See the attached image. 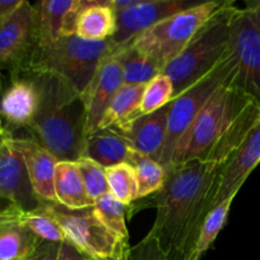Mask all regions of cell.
Returning a JSON list of instances; mask_svg holds the SVG:
<instances>
[{
    "mask_svg": "<svg viewBox=\"0 0 260 260\" xmlns=\"http://www.w3.org/2000/svg\"><path fill=\"white\" fill-rule=\"evenodd\" d=\"M221 169L202 160L167 169L164 185L152 196L156 217L149 234L172 260L192 259L203 222L213 210Z\"/></svg>",
    "mask_w": 260,
    "mask_h": 260,
    "instance_id": "obj_1",
    "label": "cell"
},
{
    "mask_svg": "<svg viewBox=\"0 0 260 260\" xmlns=\"http://www.w3.org/2000/svg\"><path fill=\"white\" fill-rule=\"evenodd\" d=\"M259 123V104L240 89L225 84L211 96L177 147L172 165L202 160L223 167Z\"/></svg>",
    "mask_w": 260,
    "mask_h": 260,
    "instance_id": "obj_2",
    "label": "cell"
},
{
    "mask_svg": "<svg viewBox=\"0 0 260 260\" xmlns=\"http://www.w3.org/2000/svg\"><path fill=\"white\" fill-rule=\"evenodd\" d=\"M37 88L38 107L28 127L30 139L58 161H78L85 145L86 109L83 95L60 76L29 74Z\"/></svg>",
    "mask_w": 260,
    "mask_h": 260,
    "instance_id": "obj_3",
    "label": "cell"
},
{
    "mask_svg": "<svg viewBox=\"0 0 260 260\" xmlns=\"http://www.w3.org/2000/svg\"><path fill=\"white\" fill-rule=\"evenodd\" d=\"M118 46L112 40L88 41L78 35L60 37L48 45L36 46L18 75L48 73L60 76L83 95L102 61L113 55Z\"/></svg>",
    "mask_w": 260,
    "mask_h": 260,
    "instance_id": "obj_4",
    "label": "cell"
},
{
    "mask_svg": "<svg viewBox=\"0 0 260 260\" xmlns=\"http://www.w3.org/2000/svg\"><path fill=\"white\" fill-rule=\"evenodd\" d=\"M236 10L235 3L223 2L197 30L187 47L165 66L162 73L174 84L175 98L212 71L222 60L229 48L231 22Z\"/></svg>",
    "mask_w": 260,
    "mask_h": 260,
    "instance_id": "obj_5",
    "label": "cell"
},
{
    "mask_svg": "<svg viewBox=\"0 0 260 260\" xmlns=\"http://www.w3.org/2000/svg\"><path fill=\"white\" fill-rule=\"evenodd\" d=\"M235 74V62L228 48L222 60L212 71L183 91L172 102L168 119L167 141L162 150L160 164L168 169L172 165L177 147L187 137L196 119L211 96L225 84H230Z\"/></svg>",
    "mask_w": 260,
    "mask_h": 260,
    "instance_id": "obj_6",
    "label": "cell"
},
{
    "mask_svg": "<svg viewBox=\"0 0 260 260\" xmlns=\"http://www.w3.org/2000/svg\"><path fill=\"white\" fill-rule=\"evenodd\" d=\"M223 2H203L189 9L156 23L132 40L131 45L151 58L161 70L172 62L190 42L206 20Z\"/></svg>",
    "mask_w": 260,
    "mask_h": 260,
    "instance_id": "obj_7",
    "label": "cell"
},
{
    "mask_svg": "<svg viewBox=\"0 0 260 260\" xmlns=\"http://www.w3.org/2000/svg\"><path fill=\"white\" fill-rule=\"evenodd\" d=\"M45 208L60 225L66 240L88 259L111 258L122 246L129 244L112 234L98 220L93 207L70 210L60 203H45Z\"/></svg>",
    "mask_w": 260,
    "mask_h": 260,
    "instance_id": "obj_8",
    "label": "cell"
},
{
    "mask_svg": "<svg viewBox=\"0 0 260 260\" xmlns=\"http://www.w3.org/2000/svg\"><path fill=\"white\" fill-rule=\"evenodd\" d=\"M229 50L235 62L230 85L243 90L260 106V33L246 8H238L234 15Z\"/></svg>",
    "mask_w": 260,
    "mask_h": 260,
    "instance_id": "obj_9",
    "label": "cell"
},
{
    "mask_svg": "<svg viewBox=\"0 0 260 260\" xmlns=\"http://www.w3.org/2000/svg\"><path fill=\"white\" fill-rule=\"evenodd\" d=\"M36 46V10L32 4L23 0L18 9L0 24V69L8 68L18 75Z\"/></svg>",
    "mask_w": 260,
    "mask_h": 260,
    "instance_id": "obj_10",
    "label": "cell"
},
{
    "mask_svg": "<svg viewBox=\"0 0 260 260\" xmlns=\"http://www.w3.org/2000/svg\"><path fill=\"white\" fill-rule=\"evenodd\" d=\"M0 198L23 211H35L45 203L36 194L24 159L8 134L0 140Z\"/></svg>",
    "mask_w": 260,
    "mask_h": 260,
    "instance_id": "obj_11",
    "label": "cell"
},
{
    "mask_svg": "<svg viewBox=\"0 0 260 260\" xmlns=\"http://www.w3.org/2000/svg\"><path fill=\"white\" fill-rule=\"evenodd\" d=\"M202 2L193 0H140L136 5L116 13L117 28L112 42L116 46L129 43L152 25Z\"/></svg>",
    "mask_w": 260,
    "mask_h": 260,
    "instance_id": "obj_12",
    "label": "cell"
},
{
    "mask_svg": "<svg viewBox=\"0 0 260 260\" xmlns=\"http://www.w3.org/2000/svg\"><path fill=\"white\" fill-rule=\"evenodd\" d=\"M170 106L172 103L152 113L132 116L109 129L121 137L134 151L160 162L167 141Z\"/></svg>",
    "mask_w": 260,
    "mask_h": 260,
    "instance_id": "obj_13",
    "label": "cell"
},
{
    "mask_svg": "<svg viewBox=\"0 0 260 260\" xmlns=\"http://www.w3.org/2000/svg\"><path fill=\"white\" fill-rule=\"evenodd\" d=\"M123 85L124 80L121 65L113 55L108 56L102 61L93 80L83 94L86 109V137L98 129L101 119Z\"/></svg>",
    "mask_w": 260,
    "mask_h": 260,
    "instance_id": "obj_14",
    "label": "cell"
},
{
    "mask_svg": "<svg viewBox=\"0 0 260 260\" xmlns=\"http://www.w3.org/2000/svg\"><path fill=\"white\" fill-rule=\"evenodd\" d=\"M260 162V123L222 167L218 177L213 208L231 197H236Z\"/></svg>",
    "mask_w": 260,
    "mask_h": 260,
    "instance_id": "obj_15",
    "label": "cell"
},
{
    "mask_svg": "<svg viewBox=\"0 0 260 260\" xmlns=\"http://www.w3.org/2000/svg\"><path fill=\"white\" fill-rule=\"evenodd\" d=\"M12 142L22 154L36 194L45 203H57L55 170L58 160L33 139H14Z\"/></svg>",
    "mask_w": 260,
    "mask_h": 260,
    "instance_id": "obj_16",
    "label": "cell"
},
{
    "mask_svg": "<svg viewBox=\"0 0 260 260\" xmlns=\"http://www.w3.org/2000/svg\"><path fill=\"white\" fill-rule=\"evenodd\" d=\"M38 93L28 76L17 78L5 89L0 99V116L15 128H28L36 116Z\"/></svg>",
    "mask_w": 260,
    "mask_h": 260,
    "instance_id": "obj_17",
    "label": "cell"
},
{
    "mask_svg": "<svg viewBox=\"0 0 260 260\" xmlns=\"http://www.w3.org/2000/svg\"><path fill=\"white\" fill-rule=\"evenodd\" d=\"M117 28L112 0H81V12L76 23V35L88 41H107Z\"/></svg>",
    "mask_w": 260,
    "mask_h": 260,
    "instance_id": "obj_18",
    "label": "cell"
},
{
    "mask_svg": "<svg viewBox=\"0 0 260 260\" xmlns=\"http://www.w3.org/2000/svg\"><path fill=\"white\" fill-rule=\"evenodd\" d=\"M55 194L57 203L70 210L93 207L94 201L89 197L83 175L76 161H58L55 170Z\"/></svg>",
    "mask_w": 260,
    "mask_h": 260,
    "instance_id": "obj_19",
    "label": "cell"
},
{
    "mask_svg": "<svg viewBox=\"0 0 260 260\" xmlns=\"http://www.w3.org/2000/svg\"><path fill=\"white\" fill-rule=\"evenodd\" d=\"M134 150L111 129H98L85 139L83 156L94 160L103 168L128 162Z\"/></svg>",
    "mask_w": 260,
    "mask_h": 260,
    "instance_id": "obj_20",
    "label": "cell"
},
{
    "mask_svg": "<svg viewBox=\"0 0 260 260\" xmlns=\"http://www.w3.org/2000/svg\"><path fill=\"white\" fill-rule=\"evenodd\" d=\"M0 212L9 220L27 228L41 240L51 243H63L66 240L60 225L45 208V203L35 211H23L17 206L9 205Z\"/></svg>",
    "mask_w": 260,
    "mask_h": 260,
    "instance_id": "obj_21",
    "label": "cell"
},
{
    "mask_svg": "<svg viewBox=\"0 0 260 260\" xmlns=\"http://www.w3.org/2000/svg\"><path fill=\"white\" fill-rule=\"evenodd\" d=\"M41 239L0 212V260H24Z\"/></svg>",
    "mask_w": 260,
    "mask_h": 260,
    "instance_id": "obj_22",
    "label": "cell"
},
{
    "mask_svg": "<svg viewBox=\"0 0 260 260\" xmlns=\"http://www.w3.org/2000/svg\"><path fill=\"white\" fill-rule=\"evenodd\" d=\"M113 56L121 65L126 85H145L162 73L156 62L139 52L131 43L117 48Z\"/></svg>",
    "mask_w": 260,
    "mask_h": 260,
    "instance_id": "obj_23",
    "label": "cell"
},
{
    "mask_svg": "<svg viewBox=\"0 0 260 260\" xmlns=\"http://www.w3.org/2000/svg\"><path fill=\"white\" fill-rule=\"evenodd\" d=\"M75 0L40 2L35 4L37 20V46L48 45L61 37L65 17Z\"/></svg>",
    "mask_w": 260,
    "mask_h": 260,
    "instance_id": "obj_24",
    "label": "cell"
},
{
    "mask_svg": "<svg viewBox=\"0 0 260 260\" xmlns=\"http://www.w3.org/2000/svg\"><path fill=\"white\" fill-rule=\"evenodd\" d=\"M145 86L146 84L145 85H126L124 84L113 98L103 118L101 119L98 129L111 128L135 116L141 106Z\"/></svg>",
    "mask_w": 260,
    "mask_h": 260,
    "instance_id": "obj_25",
    "label": "cell"
},
{
    "mask_svg": "<svg viewBox=\"0 0 260 260\" xmlns=\"http://www.w3.org/2000/svg\"><path fill=\"white\" fill-rule=\"evenodd\" d=\"M128 164L134 167L139 183V198L154 196L167 179V169L156 160L134 151Z\"/></svg>",
    "mask_w": 260,
    "mask_h": 260,
    "instance_id": "obj_26",
    "label": "cell"
},
{
    "mask_svg": "<svg viewBox=\"0 0 260 260\" xmlns=\"http://www.w3.org/2000/svg\"><path fill=\"white\" fill-rule=\"evenodd\" d=\"M107 183L109 193L121 201L124 206H128L139 200V183L136 172L128 162L106 168Z\"/></svg>",
    "mask_w": 260,
    "mask_h": 260,
    "instance_id": "obj_27",
    "label": "cell"
},
{
    "mask_svg": "<svg viewBox=\"0 0 260 260\" xmlns=\"http://www.w3.org/2000/svg\"><path fill=\"white\" fill-rule=\"evenodd\" d=\"M93 210L98 220L122 241H129L126 226V206L111 193L95 201Z\"/></svg>",
    "mask_w": 260,
    "mask_h": 260,
    "instance_id": "obj_28",
    "label": "cell"
},
{
    "mask_svg": "<svg viewBox=\"0 0 260 260\" xmlns=\"http://www.w3.org/2000/svg\"><path fill=\"white\" fill-rule=\"evenodd\" d=\"M235 197H231L222 202L221 205L216 206L212 211L207 215L205 222H203L202 229L198 235L197 243H196L194 251H193L192 259L190 260H201L205 255L206 251L213 245L215 240L217 239L218 234L225 226L228 221L229 212H230L231 205Z\"/></svg>",
    "mask_w": 260,
    "mask_h": 260,
    "instance_id": "obj_29",
    "label": "cell"
},
{
    "mask_svg": "<svg viewBox=\"0 0 260 260\" xmlns=\"http://www.w3.org/2000/svg\"><path fill=\"white\" fill-rule=\"evenodd\" d=\"M175 98L174 84L169 76L164 73H160L145 86L144 95H142L141 106L137 114H149L161 109L162 107L172 103Z\"/></svg>",
    "mask_w": 260,
    "mask_h": 260,
    "instance_id": "obj_30",
    "label": "cell"
},
{
    "mask_svg": "<svg viewBox=\"0 0 260 260\" xmlns=\"http://www.w3.org/2000/svg\"><path fill=\"white\" fill-rule=\"evenodd\" d=\"M76 164H78L81 175H83L84 184H85L86 190H88L89 197L94 202L106 193H109L106 168H103L101 164L85 156H81L76 161Z\"/></svg>",
    "mask_w": 260,
    "mask_h": 260,
    "instance_id": "obj_31",
    "label": "cell"
},
{
    "mask_svg": "<svg viewBox=\"0 0 260 260\" xmlns=\"http://www.w3.org/2000/svg\"><path fill=\"white\" fill-rule=\"evenodd\" d=\"M128 260H172L160 248L154 236L147 234L141 241L129 249Z\"/></svg>",
    "mask_w": 260,
    "mask_h": 260,
    "instance_id": "obj_32",
    "label": "cell"
},
{
    "mask_svg": "<svg viewBox=\"0 0 260 260\" xmlns=\"http://www.w3.org/2000/svg\"><path fill=\"white\" fill-rule=\"evenodd\" d=\"M61 243H51V241L41 240L35 250L24 260H57L58 249Z\"/></svg>",
    "mask_w": 260,
    "mask_h": 260,
    "instance_id": "obj_33",
    "label": "cell"
},
{
    "mask_svg": "<svg viewBox=\"0 0 260 260\" xmlns=\"http://www.w3.org/2000/svg\"><path fill=\"white\" fill-rule=\"evenodd\" d=\"M86 256L81 254L70 241L65 240L60 244L57 260H85Z\"/></svg>",
    "mask_w": 260,
    "mask_h": 260,
    "instance_id": "obj_34",
    "label": "cell"
},
{
    "mask_svg": "<svg viewBox=\"0 0 260 260\" xmlns=\"http://www.w3.org/2000/svg\"><path fill=\"white\" fill-rule=\"evenodd\" d=\"M23 0H0V24L18 9Z\"/></svg>",
    "mask_w": 260,
    "mask_h": 260,
    "instance_id": "obj_35",
    "label": "cell"
},
{
    "mask_svg": "<svg viewBox=\"0 0 260 260\" xmlns=\"http://www.w3.org/2000/svg\"><path fill=\"white\" fill-rule=\"evenodd\" d=\"M245 8L250 12L251 17H253L256 28H258L260 33V0H250V2H246Z\"/></svg>",
    "mask_w": 260,
    "mask_h": 260,
    "instance_id": "obj_36",
    "label": "cell"
},
{
    "mask_svg": "<svg viewBox=\"0 0 260 260\" xmlns=\"http://www.w3.org/2000/svg\"><path fill=\"white\" fill-rule=\"evenodd\" d=\"M140 0H112V9L116 13L123 12L136 5Z\"/></svg>",
    "mask_w": 260,
    "mask_h": 260,
    "instance_id": "obj_37",
    "label": "cell"
},
{
    "mask_svg": "<svg viewBox=\"0 0 260 260\" xmlns=\"http://www.w3.org/2000/svg\"><path fill=\"white\" fill-rule=\"evenodd\" d=\"M129 244L127 245H123L113 256L111 258H104V259H89V260H128L129 259Z\"/></svg>",
    "mask_w": 260,
    "mask_h": 260,
    "instance_id": "obj_38",
    "label": "cell"
},
{
    "mask_svg": "<svg viewBox=\"0 0 260 260\" xmlns=\"http://www.w3.org/2000/svg\"><path fill=\"white\" fill-rule=\"evenodd\" d=\"M7 134V132L4 131V128H3V124H2V116H0V139H2L4 135Z\"/></svg>",
    "mask_w": 260,
    "mask_h": 260,
    "instance_id": "obj_39",
    "label": "cell"
},
{
    "mask_svg": "<svg viewBox=\"0 0 260 260\" xmlns=\"http://www.w3.org/2000/svg\"><path fill=\"white\" fill-rule=\"evenodd\" d=\"M85 260H89V259H88V258H86V259H85Z\"/></svg>",
    "mask_w": 260,
    "mask_h": 260,
    "instance_id": "obj_40",
    "label": "cell"
},
{
    "mask_svg": "<svg viewBox=\"0 0 260 260\" xmlns=\"http://www.w3.org/2000/svg\"><path fill=\"white\" fill-rule=\"evenodd\" d=\"M2 139H3V137H2ZM2 139H0V140H2Z\"/></svg>",
    "mask_w": 260,
    "mask_h": 260,
    "instance_id": "obj_41",
    "label": "cell"
}]
</instances>
